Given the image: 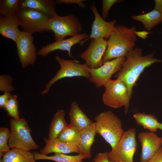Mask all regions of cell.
Wrapping results in <instances>:
<instances>
[{
    "label": "cell",
    "instance_id": "cell-37",
    "mask_svg": "<svg viewBox=\"0 0 162 162\" xmlns=\"http://www.w3.org/2000/svg\"><path fill=\"white\" fill-rule=\"evenodd\" d=\"M154 9L160 12L162 14V0H155Z\"/></svg>",
    "mask_w": 162,
    "mask_h": 162
},
{
    "label": "cell",
    "instance_id": "cell-36",
    "mask_svg": "<svg viewBox=\"0 0 162 162\" xmlns=\"http://www.w3.org/2000/svg\"><path fill=\"white\" fill-rule=\"evenodd\" d=\"M135 33L136 35L143 39L146 38L148 34H149V32L145 31H136Z\"/></svg>",
    "mask_w": 162,
    "mask_h": 162
},
{
    "label": "cell",
    "instance_id": "cell-38",
    "mask_svg": "<svg viewBox=\"0 0 162 162\" xmlns=\"http://www.w3.org/2000/svg\"><path fill=\"white\" fill-rule=\"evenodd\" d=\"M159 129L162 131V123L160 122L159 125Z\"/></svg>",
    "mask_w": 162,
    "mask_h": 162
},
{
    "label": "cell",
    "instance_id": "cell-1",
    "mask_svg": "<svg viewBox=\"0 0 162 162\" xmlns=\"http://www.w3.org/2000/svg\"><path fill=\"white\" fill-rule=\"evenodd\" d=\"M154 52L143 56L142 49L137 47L128 54L120 70L115 76L117 79L123 81L127 87L131 99L133 87L140 75L147 67L156 62H162V60L154 57Z\"/></svg>",
    "mask_w": 162,
    "mask_h": 162
},
{
    "label": "cell",
    "instance_id": "cell-25",
    "mask_svg": "<svg viewBox=\"0 0 162 162\" xmlns=\"http://www.w3.org/2000/svg\"><path fill=\"white\" fill-rule=\"evenodd\" d=\"M133 117L137 125L149 131L154 132L159 129L160 122L154 115L136 112Z\"/></svg>",
    "mask_w": 162,
    "mask_h": 162
},
{
    "label": "cell",
    "instance_id": "cell-29",
    "mask_svg": "<svg viewBox=\"0 0 162 162\" xmlns=\"http://www.w3.org/2000/svg\"><path fill=\"white\" fill-rule=\"evenodd\" d=\"M10 135V130L7 128L2 127L0 128V158L4 154L10 151L8 140Z\"/></svg>",
    "mask_w": 162,
    "mask_h": 162
},
{
    "label": "cell",
    "instance_id": "cell-7",
    "mask_svg": "<svg viewBox=\"0 0 162 162\" xmlns=\"http://www.w3.org/2000/svg\"><path fill=\"white\" fill-rule=\"evenodd\" d=\"M47 28L49 31L53 32L56 41L79 34L82 29L79 19L72 14L62 16L57 14L49 17Z\"/></svg>",
    "mask_w": 162,
    "mask_h": 162
},
{
    "label": "cell",
    "instance_id": "cell-31",
    "mask_svg": "<svg viewBox=\"0 0 162 162\" xmlns=\"http://www.w3.org/2000/svg\"><path fill=\"white\" fill-rule=\"evenodd\" d=\"M122 1L121 0H103L102 8V17L105 20L107 17L109 11L114 4Z\"/></svg>",
    "mask_w": 162,
    "mask_h": 162
},
{
    "label": "cell",
    "instance_id": "cell-5",
    "mask_svg": "<svg viewBox=\"0 0 162 162\" xmlns=\"http://www.w3.org/2000/svg\"><path fill=\"white\" fill-rule=\"evenodd\" d=\"M55 59L59 65L60 69L54 76L46 83L44 89L40 93L41 94L43 95L48 93L53 84L64 78L82 76L89 79V68L85 63L82 64L76 59H65L58 55L56 56Z\"/></svg>",
    "mask_w": 162,
    "mask_h": 162
},
{
    "label": "cell",
    "instance_id": "cell-9",
    "mask_svg": "<svg viewBox=\"0 0 162 162\" xmlns=\"http://www.w3.org/2000/svg\"><path fill=\"white\" fill-rule=\"evenodd\" d=\"M16 15L23 32L32 34L49 31L47 28L49 17L40 11L25 8L19 9Z\"/></svg>",
    "mask_w": 162,
    "mask_h": 162
},
{
    "label": "cell",
    "instance_id": "cell-40",
    "mask_svg": "<svg viewBox=\"0 0 162 162\" xmlns=\"http://www.w3.org/2000/svg\"></svg>",
    "mask_w": 162,
    "mask_h": 162
},
{
    "label": "cell",
    "instance_id": "cell-22",
    "mask_svg": "<svg viewBox=\"0 0 162 162\" xmlns=\"http://www.w3.org/2000/svg\"><path fill=\"white\" fill-rule=\"evenodd\" d=\"M65 116V112L64 110L59 109L57 110L50 126L47 139L52 140L56 139L68 124Z\"/></svg>",
    "mask_w": 162,
    "mask_h": 162
},
{
    "label": "cell",
    "instance_id": "cell-21",
    "mask_svg": "<svg viewBox=\"0 0 162 162\" xmlns=\"http://www.w3.org/2000/svg\"><path fill=\"white\" fill-rule=\"evenodd\" d=\"M0 162H36L30 151L13 148L3 155Z\"/></svg>",
    "mask_w": 162,
    "mask_h": 162
},
{
    "label": "cell",
    "instance_id": "cell-24",
    "mask_svg": "<svg viewBox=\"0 0 162 162\" xmlns=\"http://www.w3.org/2000/svg\"><path fill=\"white\" fill-rule=\"evenodd\" d=\"M34 154L36 160H49L56 162H81L86 159V157L81 154L75 155H70L61 153H54L52 156H47L35 152Z\"/></svg>",
    "mask_w": 162,
    "mask_h": 162
},
{
    "label": "cell",
    "instance_id": "cell-15",
    "mask_svg": "<svg viewBox=\"0 0 162 162\" xmlns=\"http://www.w3.org/2000/svg\"><path fill=\"white\" fill-rule=\"evenodd\" d=\"M86 33L80 34L66 39L56 40L51 44L47 45L40 49L37 52L38 55L45 57L49 53L56 50L67 51L68 56L73 58L71 52L72 47L75 44L80 43L83 40L89 37Z\"/></svg>",
    "mask_w": 162,
    "mask_h": 162
},
{
    "label": "cell",
    "instance_id": "cell-11",
    "mask_svg": "<svg viewBox=\"0 0 162 162\" xmlns=\"http://www.w3.org/2000/svg\"><path fill=\"white\" fill-rule=\"evenodd\" d=\"M15 43L22 68H25L34 64L37 54L36 48L33 43L32 34L21 31Z\"/></svg>",
    "mask_w": 162,
    "mask_h": 162
},
{
    "label": "cell",
    "instance_id": "cell-20",
    "mask_svg": "<svg viewBox=\"0 0 162 162\" xmlns=\"http://www.w3.org/2000/svg\"><path fill=\"white\" fill-rule=\"evenodd\" d=\"M68 115L70 123L80 131L90 125L93 122L82 111L75 101L71 104Z\"/></svg>",
    "mask_w": 162,
    "mask_h": 162
},
{
    "label": "cell",
    "instance_id": "cell-14",
    "mask_svg": "<svg viewBox=\"0 0 162 162\" xmlns=\"http://www.w3.org/2000/svg\"><path fill=\"white\" fill-rule=\"evenodd\" d=\"M142 147L140 162H148L162 146V137L152 132H142L137 136Z\"/></svg>",
    "mask_w": 162,
    "mask_h": 162
},
{
    "label": "cell",
    "instance_id": "cell-28",
    "mask_svg": "<svg viewBox=\"0 0 162 162\" xmlns=\"http://www.w3.org/2000/svg\"><path fill=\"white\" fill-rule=\"evenodd\" d=\"M4 109L7 111L8 115L11 117L12 118L18 119L20 118L19 111L18 101L16 95H12Z\"/></svg>",
    "mask_w": 162,
    "mask_h": 162
},
{
    "label": "cell",
    "instance_id": "cell-13",
    "mask_svg": "<svg viewBox=\"0 0 162 162\" xmlns=\"http://www.w3.org/2000/svg\"><path fill=\"white\" fill-rule=\"evenodd\" d=\"M90 7L94 18L92 26L91 33L88 38L80 43V45L91 39H108L115 28L117 22L116 20L110 22L105 21L100 15L94 4H91Z\"/></svg>",
    "mask_w": 162,
    "mask_h": 162
},
{
    "label": "cell",
    "instance_id": "cell-34",
    "mask_svg": "<svg viewBox=\"0 0 162 162\" xmlns=\"http://www.w3.org/2000/svg\"><path fill=\"white\" fill-rule=\"evenodd\" d=\"M12 94L11 93H4L0 95V108H4L5 105L10 98Z\"/></svg>",
    "mask_w": 162,
    "mask_h": 162
},
{
    "label": "cell",
    "instance_id": "cell-12",
    "mask_svg": "<svg viewBox=\"0 0 162 162\" xmlns=\"http://www.w3.org/2000/svg\"><path fill=\"white\" fill-rule=\"evenodd\" d=\"M107 46L103 38L92 39L88 48L80 55L90 68H97L102 65V60Z\"/></svg>",
    "mask_w": 162,
    "mask_h": 162
},
{
    "label": "cell",
    "instance_id": "cell-8",
    "mask_svg": "<svg viewBox=\"0 0 162 162\" xmlns=\"http://www.w3.org/2000/svg\"><path fill=\"white\" fill-rule=\"evenodd\" d=\"M136 136L134 128L124 131L117 144L107 152L110 162H133L137 146Z\"/></svg>",
    "mask_w": 162,
    "mask_h": 162
},
{
    "label": "cell",
    "instance_id": "cell-10",
    "mask_svg": "<svg viewBox=\"0 0 162 162\" xmlns=\"http://www.w3.org/2000/svg\"><path fill=\"white\" fill-rule=\"evenodd\" d=\"M126 58V57L118 58L105 62L97 68H89V80L97 88L104 86L112 76L120 70Z\"/></svg>",
    "mask_w": 162,
    "mask_h": 162
},
{
    "label": "cell",
    "instance_id": "cell-30",
    "mask_svg": "<svg viewBox=\"0 0 162 162\" xmlns=\"http://www.w3.org/2000/svg\"><path fill=\"white\" fill-rule=\"evenodd\" d=\"M13 78L8 75L0 76V90L4 93H11L14 89L12 85Z\"/></svg>",
    "mask_w": 162,
    "mask_h": 162
},
{
    "label": "cell",
    "instance_id": "cell-39",
    "mask_svg": "<svg viewBox=\"0 0 162 162\" xmlns=\"http://www.w3.org/2000/svg\"><path fill=\"white\" fill-rule=\"evenodd\" d=\"M81 162H84L83 161H81Z\"/></svg>",
    "mask_w": 162,
    "mask_h": 162
},
{
    "label": "cell",
    "instance_id": "cell-32",
    "mask_svg": "<svg viewBox=\"0 0 162 162\" xmlns=\"http://www.w3.org/2000/svg\"><path fill=\"white\" fill-rule=\"evenodd\" d=\"M91 162H110L108 157L107 152L97 153Z\"/></svg>",
    "mask_w": 162,
    "mask_h": 162
},
{
    "label": "cell",
    "instance_id": "cell-35",
    "mask_svg": "<svg viewBox=\"0 0 162 162\" xmlns=\"http://www.w3.org/2000/svg\"><path fill=\"white\" fill-rule=\"evenodd\" d=\"M148 162H162V147H160Z\"/></svg>",
    "mask_w": 162,
    "mask_h": 162
},
{
    "label": "cell",
    "instance_id": "cell-6",
    "mask_svg": "<svg viewBox=\"0 0 162 162\" xmlns=\"http://www.w3.org/2000/svg\"><path fill=\"white\" fill-rule=\"evenodd\" d=\"M104 86L105 91L102 95V100L104 104L114 109L124 106L125 114H127L130 98L125 84L118 79H110Z\"/></svg>",
    "mask_w": 162,
    "mask_h": 162
},
{
    "label": "cell",
    "instance_id": "cell-33",
    "mask_svg": "<svg viewBox=\"0 0 162 162\" xmlns=\"http://www.w3.org/2000/svg\"><path fill=\"white\" fill-rule=\"evenodd\" d=\"M56 1L58 4H76L82 8H85L86 7L83 3L85 1L84 0H57Z\"/></svg>",
    "mask_w": 162,
    "mask_h": 162
},
{
    "label": "cell",
    "instance_id": "cell-4",
    "mask_svg": "<svg viewBox=\"0 0 162 162\" xmlns=\"http://www.w3.org/2000/svg\"><path fill=\"white\" fill-rule=\"evenodd\" d=\"M10 125V135L8 144L10 148L30 151L39 148V146L31 136V130L24 118H11Z\"/></svg>",
    "mask_w": 162,
    "mask_h": 162
},
{
    "label": "cell",
    "instance_id": "cell-3",
    "mask_svg": "<svg viewBox=\"0 0 162 162\" xmlns=\"http://www.w3.org/2000/svg\"><path fill=\"white\" fill-rule=\"evenodd\" d=\"M94 122L97 133L113 148L118 143L124 130L121 120L111 111L97 115Z\"/></svg>",
    "mask_w": 162,
    "mask_h": 162
},
{
    "label": "cell",
    "instance_id": "cell-27",
    "mask_svg": "<svg viewBox=\"0 0 162 162\" xmlns=\"http://www.w3.org/2000/svg\"><path fill=\"white\" fill-rule=\"evenodd\" d=\"M19 0H1L0 14L3 16L16 15L19 11Z\"/></svg>",
    "mask_w": 162,
    "mask_h": 162
},
{
    "label": "cell",
    "instance_id": "cell-19",
    "mask_svg": "<svg viewBox=\"0 0 162 162\" xmlns=\"http://www.w3.org/2000/svg\"><path fill=\"white\" fill-rule=\"evenodd\" d=\"M19 22L16 15L10 16H0V33L3 36L15 42L21 31L19 29Z\"/></svg>",
    "mask_w": 162,
    "mask_h": 162
},
{
    "label": "cell",
    "instance_id": "cell-26",
    "mask_svg": "<svg viewBox=\"0 0 162 162\" xmlns=\"http://www.w3.org/2000/svg\"><path fill=\"white\" fill-rule=\"evenodd\" d=\"M80 134V131L73 125L67 124L56 139L76 144L79 140Z\"/></svg>",
    "mask_w": 162,
    "mask_h": 162
},
{
    "label": "cell",
    "instance_id": "cell-18",
    "mask_svg": "<svg viewBox=\"0 0 162 162\" xmlns=\"http://www.w3.org/2000/svg\"><path fill=\"white\" fill-rule=\"evenodd\" d=\"M45 146L40 151V153L44 155L52 153L68 154L73 152L79 154V152L75 143L61 141L57 139L50 140L44 139Z\"/></svg>",
    "mask_w": 162,
    "mask_h": 162
},
{
    "label": "cell",
    "instance_id": "cell-2",
    "mask_svg": "<svg viewBox=\"0 0 162 162\" xmlns=\"http://www.w3.org/2000/svg\"><path fill=\"white\" fill-rule=\"evenodd\" d=\"M134 25L129 28L123 25L116 26L107 40L106 50L103 57L102 63L122 57H126L134 49L137 38Z\"/></svg>",
    "mask_w": 162,
    "mask_h": 162
},
{
    "label": "cell",
    "instance_id": "cell-16",
    "mask_svg": "<svg viewBox=\"0 0 162 162\" xmlns=\"http://www.w3.org/2000/svg\"><path fill=\"white\" fill-rule=\"evenodd\" d=\"M97 134L94 122L80 131L79 140L76 145L79 154L86 156L87 159H90L92 157L91 148Z\"/></svg>",
    "mask_w": 162,
    "mask_h": 162
},
{
    "label": "cell",
    "instance_id": "cell-17",
    "mask_svg": "<svg viewBox=\"0 0 162 162\" xmlns=\"http://www.w3.org/2000/svg\"><path fill=\"white\" fill-rule=\"evenodd\" d=\"M56 1L53 0H19V8H28L40 11L49 17L57 15Z\"/></svg>",
    "mask_w": 162,
    "mask_h": 162
},
{
    "label": "cell",
    "instance_id": "cell-23",
    "mask_svg": "<svg viewBox=\"0 0 162 162\" xmlns=\"http://www.w3.org/2000/svg\"><path fill=\"white\" fill-rule=\"evenodd\" d=\"M132 18L141 22L145 28L149 31L162 21V14L158 10L154 9L145 14L133 16Z\"/></svg>",
    "mask_w": 162,
    "mask_h": 162
}]
</instances>
